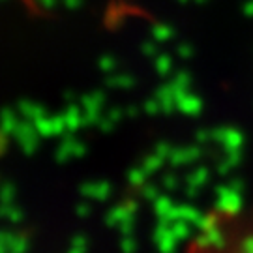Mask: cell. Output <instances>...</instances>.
Segmentation results:
<instances>
[{
	"label": "cell",
	"instance_id": "cell-1",
	"mask_svg": "<svg viewBox=\"0 0 253 253\" xmlns=\"http://www.w3.org/2000/svg\"><path fill=\"white\" fill-rule=\"evenodd\" d=\"M190 253H236V250L219 236L205 235L195 240Z\"/></svg>",
	"mask_w": 253,
	"mask_h": 253
}]
</instances>
